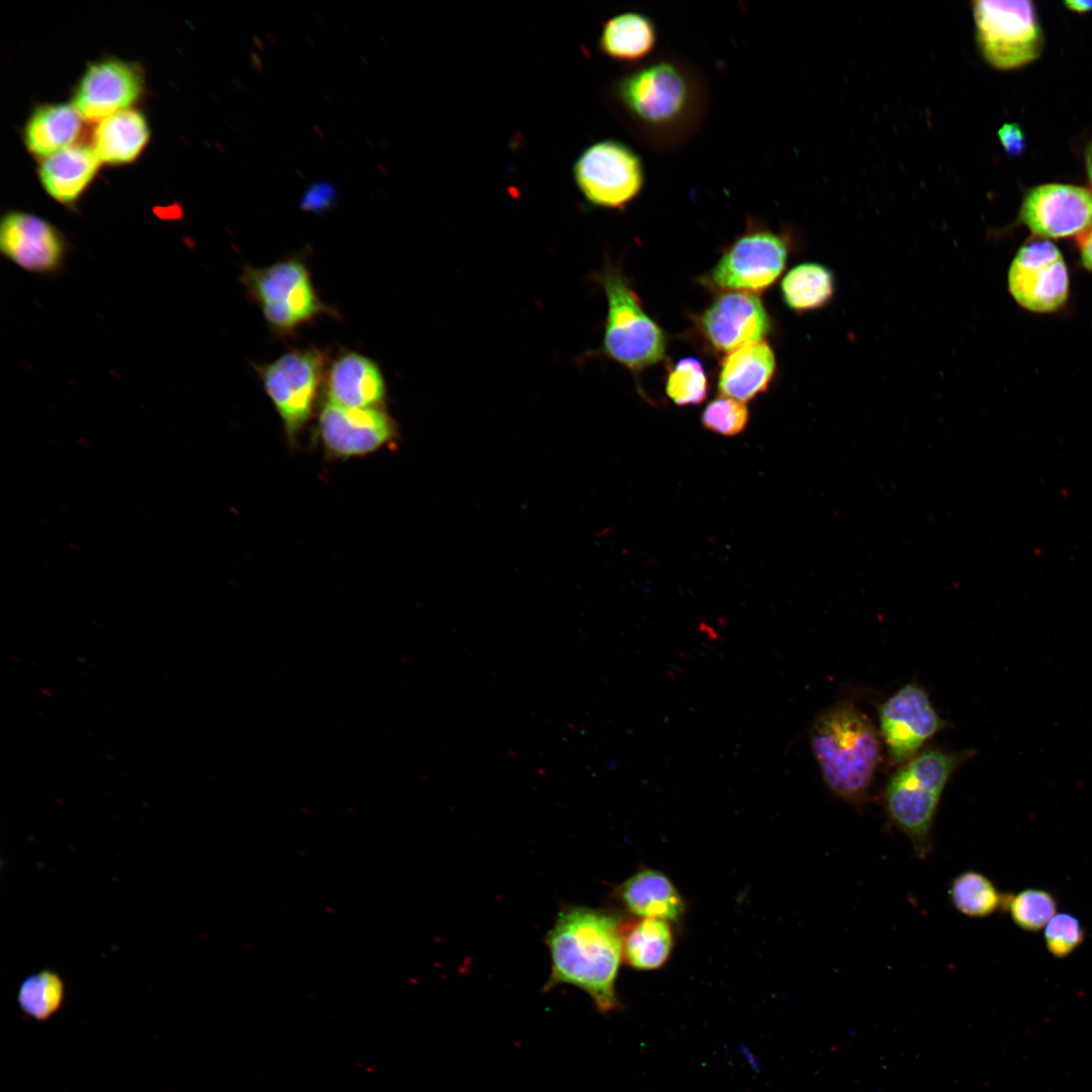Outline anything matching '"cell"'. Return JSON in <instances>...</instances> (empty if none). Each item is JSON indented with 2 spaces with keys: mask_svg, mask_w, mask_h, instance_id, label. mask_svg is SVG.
<instances>
[{
  "mask_svg": "<svg viewBox=\"0 0 1092 1092\" xmlns=\"http://www.w3.org/2000/svg\"><path fill=\"white\" fill-rule=\"evenodd\" d=\"M611 97L630 131L657 151L687 143L701 127L709 103L702 72L672 53L630 67L614 82Z\"/></svg>",
  "mask_w": 1092,
  "mask_h": 1092,
  "instance_id": "1",
  "label": "cell"
},
{
  "mask_svg": "<svg viewBox=\"0 0 1092 1092\" xmlns=\"http://www.w3.org/2000/svg\"><path fill=\"white\" fill-rule=\"evenodd\" d=\"M621 922L606 911L584 906L563 908L546 937L551 973L544 992L562 984L585 992L597 1010L622 1007L616 981L623 958Z\"/></svg>",
  "mask_w": 1092,
  "mask_h": 1092,
  "instance_id": "2",
  "label": "cell"
},
{
  "mask_svg": "<svg viewBox=\"0 0 1092 1092\" xmlns=\"http://www.w3.org/2000/svg\"><path fill=\"white\" fill-rule=\"evenodd\" d=\"M810 743L829 790L843 801L862 802L880 755L872 721L852 704H837L818 715Z\"/></svg>",
  "mask_w": 1092,
  "mask_h": 1092,
  "instance_id": "3",
  "label": "cell"
},
{
  "mask_svg": "<svg viewBox=\"0 0 1092 1092\" xmlns=\"http://www.w3.org/2000/svg\"><path fill=\"white\" fill-rule=\"evenodd\" d=\"M970 752L926 749L905 762L890 778L884 793L887 816L910 841L915 855L932 849V828L942 792Z\"/></svg>",
  "mask_w": 1092,
  "mask_h": 1092,
  "instance_id": "4",
  "label": "cell"
},
{
  "mask_svg": "<svg viewBox=\"0 0 1092 1092\" xmlns=\"http://www.w3.org/2000/svg\"><path fill=\"white\" fill-rule=\"evenodd\" d=\"M597 277L608 306L601 352L632 371L661 362L665 334L644 310L623 273L608 264Z\"/></svg>",
  "mask_w": 1092,
  "mask_h": 1092,
  "instance_id": "5",
  "label": "cell"
},
{
  "mask_svg": "<svg viewBox=\"0 0 1092 1092\" xmlns=\"http://www.w3.org/2000/svg\"><path fill=\"white\" fill-rule=\"evenodd\" d=\"M242 280L275 332H293L318 314L331 312L318 297L308 269L297 259L259 268L246 266Z\"/></svg>",
  "mask_w": 1092,
  "mask_h": 1092,
  "instance_id": "6",
  "label": "cell"
},
{
  "mask_svg": "<svg viewBox=\"0 0 1092 1092\" xmlns=\"http://www.w3.org/2000/svg\"><path fill=\"white\" fill-rule=\"evenodd\" d=\"M976 39L984 59L994 68L1010 70L1035 60L1042 34L1030 1H974Z\"/></svg>",
  "mask_w": 1092,
  "mask_h": 1092,
  "instance_id": "7",
  "label": "cell"
},
{
  "mask_svg": "<svg viewBox=\"0 0 1092 1092\" xmlns=\"http://www.w3.org/2000/svg\"><path fill=\"white\" fill-rule=\"evenodd\" d=\"M573 178L593 206L624 209L645 185L643 160L617 140H603L583 150L573 166Z\"/></svg>",
  "mask_w": 1092,
  "mask_h": 1092,
  "instance_id": "8",
  "label": "cell"
},
{
  "mask_svg": "<svg viewBox=\"0 0 1092 1092\" xmlns=\"http://www.w3.org/2000/svg\"><path fill=\"white\" fill-rule=\"evenodd\" d=\"M324 355L316 349L293 350L259 368L263 386L290 440L310 419L321 381Z\"/></svg>",
  "mask_w": 1092,
  "mask_h": 1092,
  "instance_id": "9",
  "label": "cell"
},
{
  "mask_svg": "<svg viewBox=\"0 0 1092 1092\" xmlns=\"http://www.w3.org/2000/svg\"><path fill=\"white\" fill-rule=\"evenodd\" d=\"M788 251L783 235L765 228H749L721 256L708 280L724 291H763L783 273Z\"/></svg>",
  "mask_w": 1092,
  "mask_h": 1092,
  "instance_id": "10",
  "label": "cell"
},
{
  "mask_svg": "<svg viewBox=\"0 0 1092 1092\" xmlns=\"http://www.w3.org/2000/svg\"><path fill=\"white\" fill-rule=\"evenodd\" d=\"M1008 286L1017 303L1030 311L1062 307L1069 293V275L1057 246L1043 239L1024 244L1010 265Z\"/></svg>",
  "mask_w": 1092,
  "mask_h": 1092,
  "instance_id": "11",
  "label": "cell"
},
{
  "mask_svg": "<svg viewBox=\"0 0 1092 1092\" xmlns=\"http://www.w3.org/2000/svg\"><path fill=\"white\" fill-rule=\"evenodd\" d=\"M881 732L893 764L913 758L922 744L945 726L927 693L910 682L880 708Z\"/></svg>",
  "mask_w": 1092,
  "mask_h": 1092,
  "instance_id": "12",
  "label": "cell"
},
{
  "mask_svg": "<svg viewBox=\"0 0 1092 1092\" xmlns=\"http://www.w3.org/2000/svg\"><path fill=\"white\" fill-rule=\"evenodd\" d=\"M1019 218L1042 238L1080 236L1092 228V191L1061 183L1033 187L1022 200Z\"/></svg>",
  "mask_w": 1092,
  "mask_h": 1092,
  "instance_id": "13",
  "label": "cell"
},
{
  "mask_svg": "<svg viewBox=\"0 0 1092 1092\" xmlns=\"http://www.w3.org/2000/svg\"><path fill=\"white\" fill-rule=\"evenodd\" d=\"M698 327L714 351L730 353L762 341L771 330V321L758 294L725 291L699 316Z\"/></svg>",
  "mask_w": 1092,
  "mask_h": 1092,
  "instance_id": "14",
  "label": "cell"
},
{
  "mask_svg": "<svg viewBox=\"0 0 1092 1092\" xmlns=\"http://www.w3.org/2000/svg\"><path fill=\"white\" fill-rule=\"evenodd\" d=\"M0 251L16 266L39 275L59 272L68 244L60 231L31 213L10 211L0 223Z\"/></svg>",
  "mask_w": 1092,
  "mask_h": 1092,
  "instance_id": "15",
  "label": "cell"
},
{
  "mask_svg": "<svg viewBox=\"0 0 1092 1092\" xmlns=\"http://www.w3.org/2000/svg\"><path fill=\"white\" fill-rule=\"evenodd\" d=\"M326 450L336 457L363 456L396 436L395 422L380 407L351 408L327 402L318 417Z\"/></svg>",
  "mask_w": 1092,
  "mask_h": 1092,
  "instance_id": "16",
  "label": "cell"
},
{
  "mask_svg": "<svg viewBox=\"0 0 1092 1092\" xmlns=\"http://www.w3.org/2000/svg\"><path fill=\"white\" fill-rule=\"evenodd\" d=\"M142 89L140 74L129 65L115 60L91 65L85 72L74 97V107L87 120H102L125 110Z\"/></svg>",
  "mask_w": 1092,
  "mask_h": 1092,
  "instance_id": "17",
  "label": "cell"
},
{
  "mask_svg": "<svg viewBox=\"0 0 1092 1092\" xmlns=\"http://www.w3.org/2000/svg\"><path fill=\"white\" fill-rule=\"evenodd\" d=\"M328 402L351 408L380 407L385 399L382 373L371 359L355 352L337 358L326 376Z\"/></svg>",
  "mask_w": 1092,
  "mask_h": 1092,
  "instance_id": "18",
  "label": "cell"
},
{
  "mask_svg": "<svg viewBox=\"0 0 1092 1092\" xmlns=\"http://www.w3.org/2000/svg\"><path fill=\"white\" fill-rule=\"evenodd\" d=\"M776 357L765 341L745 344L721 361L718 391L741 402L767 390L776 372Z\"/></svg>",
  "mask_w": 1092,
  "mask_h": 1092,
  "instance_id": "19",
  "label": "cell"
},
{
  "mask_svg": "<svg viewBox=\"0 0 1092 1092\" xmlns=\"http://www.w3.org/2000/svg\"><path fill=\"white\" fill-rule=\"evenodd\" d=\"M616 897L637 917L677 922L686 911L685 900L673 883L652 869H642L623 882Z\"/></svg>",
  "mask_w": 1092,
  "mask_h": 1092,
  "instance_id": "20",
  "label": "cell"
},
{
  "mask_svg": "<svg viewBox=\"0 0 1092 1092\" xmlns=\"http://www.w3.org/2000/svg\"><path fill=\"white\" fill-rule=\"evenodd\" d=\"M656 41V26L649 16L625 11L604 22L599 49L608 58L633 66L650 58Z\"/></svg>",
  "mask_w": 1092,
  "mask_h": 1092,
  "instance_id": "21",
  "label": "cell"
},
{
  "mask_svg": "<svg viewBox=\"0 0 1092 1092\" xmlns=\"http://www.w3.org/2000/svg\"><path fill=\"white\" fill-rule=\"evenodd\" d=\"M99 159L92 148L70 146L47 157L39 175L48 193L59 202H74L94 177Z\"/></svg>",
  "mask_w": 1092,
  "mask_h": 1092,
  "instance_id": "22",
  "label": "cell"
},
{
  "mask_svg": "<svg viewBox=\"0 0 1092 1092\" xmlns=\"http://www.w3.org/2000/svg\"><path fill=\"white\" fill-rule=\"evenodd\" d=\"M623 959L640 971L660 969L669 959L673 947V931L669 921L638 917L620 924Z\"/></svg>",
  "mask_w": 1092,
  "mask_h": 1092,
  "instance_id": "23",
  "label": "cell"
},
{
  "mask_svg": "<svg viewBox=\"0 0 1092 1092\" xmlns=\"http://www.w3.org/2000/svg\"><path fill=\"white\" fill-rule=\"evenodd\" d=\"M149 139L145 117L125 109L102 119L93 134V151L100 162L127 163L136 158Z\"/></svg>",
  "mask_w": 1092,
  "mask_h": 1092,
  "instance_id": "24",
  "label": "cell"
},
{
  "mask_svg": "<svg viewBox=\"0 0 1092 1092\" xmlns=\"http://www.w3.org/2000/svg\"><path fill=\"white\" fill-rule=\"evenodd\" d=\"M81 117L77 109L68 104L39 107L26 125L27 148L35 155L49 157L70 147L80 132Z\"/></svg>",
  "mask_w": 1092,
  "mask_h": 1092,
  "instance_id": "25",
  "label": "cell"
},
{
  "mask_svg": "<svg viewBox=\"0 0 1092 1092\" xmlns=\"http://www.w3.org/2000/svg\"><path fill=\"white\" fill-rule=\"evenodd\" d=\"M834 276L818 263H802L792 268L783 278L781 292L786 305L797 311L823 307L834 293Z\"/></svg>",
  "mask_w": 1092,
  "mask_h": 1092,
  "instance_id": "26",
  "label": "cell"
},
{
  "mask_svg": "<svg viewBox=\"0 0 1092 1092\" xmlns=\"http://www.w3.org/2000/svg\"><path fill=\"white\" fill-rule=\"evenodd\" d=\"M66 999V986L63 978L50 969L33 973L22 980L16 1002L19 1010L37 1022H44L55 1016L63 1007Z\"/></svg>",
  "mask_w": 1092,
  "mask_h": 1092,
  "instance_id": "27",
  "label": "cell"
},
{
  "mask_svg": "<svg viewBox=\"0 0 1092 1092\" xmlns=\"http://www.w3.org/2000/svg\"><path fill=\"white\" fill-rule=\"evenodd\" d=\"M948 895L953 907L972 918L994 914L1005 901L989 878L972 870L961 873L951 881Z\"/></svg>",
  "mask_w": 1092,
  "mask_h": 1092,
  "instance_id": "28",
  "label": "cell"
},
{
  "mask_svg": "<svg viewBox=\"0 0 1092 1092\" xmlns=\"http://www.w3.org/2000/svg\"><path fill=\"white\" fill-rule=\"evenodd\" d=\"M709 390L707 373L703 363L695 357L677 361L668 371L665 392L677 405L699 404Z\"/></svg>",
  "mask_w": 1092,
  "mask_h": 1092,
  "instance_id": "29",
  "label": "cell"
},
{
  "mask_svg": "<svg viewBox=\"0 0 1092 1092\" xmlns=\"http://www.w3.org/2000/svg\"><path fill=\"white\" fill-rule=\"evenodd\" d=\"M1011 919L1021 929L1038 931L1056 915L1057 903L1044 890L1026 889L1016 895L1005 897Z\"/></svg>",
  "mask_w": 1092,
  "mask_h": 1092,
  "instance_id": "30",
  "label": "cell"
},
{
  "mask_svg": "<svg viewBox=\"0 0 1092 1092\" xmlns=\"http://www.w3.org/2000/svg\"><path fill=\"white\" fill-rule=\"evenodd\" d=\"M749 420L747 406L736 399L720 396L707 404L702 414L703 426L722 436H736L746 427Z\"/></svg>",
  "mask_w": 1092,
  "mask_h": 1092,
  "instance_id": "31",
  "label": "cell"
},
{
  "mask_svg": "<svg viewBox=\"0 0 1092 1092\" xmlns=\"http://www.w3.org/2000/svg\"><path fill=\"white\" fill-rule=\"evenodd\" d=\"M1044 940L1054 957L1065 958L1083 942L1084 929L1075 916L1056 914L1044 927Z\"/></svg>",
  "mask_w": 1092,
  "mask_h": 1092,
  "instance_id": "32",
  "label": "cell"
},
{
  "mask_svg": "<svg viewBox=\"0 0 1092 1092\" xmlns=\"http://www.w3.org/2000/svg\"><path fill=\"white\" fill-rule=\"evenodd\" d=\"M338 200V193L334 185L328 181H314L305 189L300 200V208L310 212H324L334 207Z\"/></svg>",
  "mask_w": 1092,
  "mask_h": 1092,
  "instance_id": "33",
  "label": "cell"
},
{
  "mask_svg": "<svg viewBox=\"0 0 1092 1092\" xmlns=\"http://www.w3.org/2000/svg\"><path fill=\"white\" fill-rule=\"evenodd\" d=\"M999 141L1008 155H1020L1025 149V138L1017 123H1005L998 130Z\"/></svg>",
  "mask_w": 1092,
  "mask_h": 1092,
  "instance_id": "34",
  "label": "cell"
},
{
  "mask_svg": "<svg viewBox=\"0 0 1092 1092\" xmlns=\"http://www.w3.org/2000/svg\"><path fill=\"white\" fill-rule=\"evenodd\" d=\"M1079 246L1084 267L1092 271V228L1079 236Z\"/></svg>",
  "mask_w": 1092,
  "mask_h": 1092,
  "instance_id": "35",
  "label": "cell"
},
{
  "mask_svg": "<svg viewBox=\"0 0 1092 1092\" xmlns=\"http://www.w3.org/2000/svg\"><path fill=\"white\" fill-rule=\"evenodd\" d=\"M1067 8L1076 12H1087L1092 10V1L1088 0H1068L1065 1Z\"/></svg>",
  "mask_w": 1092,
  "mask_h": 1092,
  "instance_id": "36",
  "label": "cell"
},
{
  "mask_svg": "<svg viewBox=\"0 0 1092 1092\" xmlns=\"http://www.w3.org/2000/svg\"><path fill=\"white\" fill-rule=\"evenodd\" d=\"M1086 169L1089 177V181L1092 186V141L1088 145L1085 153Z\"/></svg>",
  "mask_w": 1092,
  "mask_h": 1092,
  "instance_id": "37",
  "label": "cell"
}]
</instances>
